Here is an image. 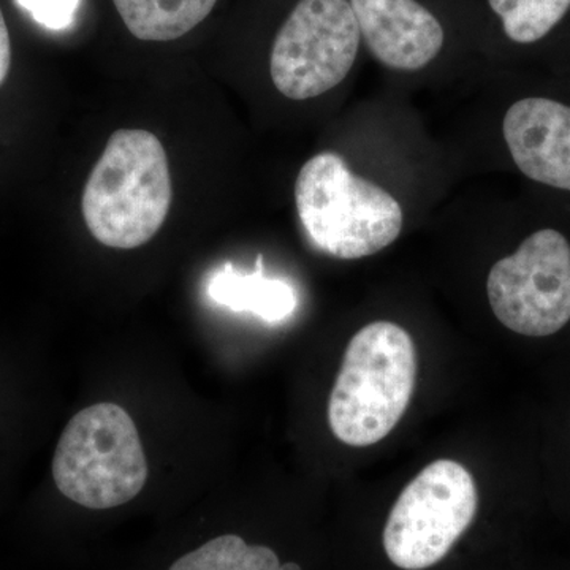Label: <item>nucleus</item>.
Segmentation results:
<instances>
[{
	"label": "nucleus",
	"mask_w": 570,
	"mask_h": 570,
	"mask_svg": "<svg viewBox=\"0 0 570 570\" xmlns=\"http://www.w3.org/2000/svg\"><path fill=\"white\" fill-rule=\"evenodd\" d=\"M360 43L348 0H299L273 43L272 80L287 99H314L344 81Z\"/></svg>",
	"instance_id": "nucleus-6"
},
{
	"label": "nucleus",
	"mask_w": 570,
	"mask_h": 570,
	"mask_svg": "<svg viewBox=\"0 0 570 570\" xmlns=\"http://www.w3.org/2000/svg\"><path fill=\"white\" fill-rule=\"evenodd\" d=\"M471 472L438 460L412 480L390 512L384 531L387 557L397 568L422 570L441 561L478 512Z\"/></svg>",
	"instance_id": "nucleus-5"
},
{
	"label": "nucleus",
	"mask_w": 570,
	"mask_h": 570,
	"mask_svg": "<svg viewBox=\"0 0 570 570\" xmlns=\"http://www.w3.org/2000/svg\"><path fill=\"white\" fill-rule=\"evenodd\" d=\"M279 570H302L295 562H287V564L281 566Z\"/></svg>",
	"instance_id": "nucleus-16"
},
{
	"label": "nucleus",
	"mask_w": 570,
	"mask_h": 570,
	"mask_svg": "<svg viewBox=\"0 0 570 570\" xmlns=\"http://www.w3.org/2000/svg\"><path fill=\"white\" fill-rule=\"evenodd\" d=\"M487 294L505 328L531 337L554 335L570 321V245L543 228L491 268Z\"/></svg>",
	"instance_id": "nucleus-7"
},
{
	"label": "nucleus",
	"mask_w": 570,
	"mask_h": 570,
	"mask_svg": "<svg viewBox=\"0 0 570 570\" xmlns=\"http://www.w3.org/2000/svg\"><path fill=\"white\" fill-rule=\"evenodd\" d=\"M262 269V255L257 257L255 275H239L232 264H227L209 281L208 294L217 305L235 313H253L272 324L284 321L296 307L294 288L284 281L265 277Z\"/></svg>",
	"instance_id": "nucleus-10"
},
{
	"label": "nucleus",
	"mask_w": 570,
	"mask_h": 570,
	"mask_svg": "<svg viewBox=\"0 0 570 570\" xmlns=\"http://www.w3.org/2000/svg\"><path fill=\"white\" fill-rule=\"evenodd\" d=\"M417 351L403 326L373 322L346 348L328 403L333 434L351 448L387 438L411 403Z\"/></svg>",
	"instance_id": "nucleus-2"
},
{
	"label": "nucleus",
	"mask_w": 570,
	"mask_h": 570,
	"mask_svg": "<svg viewBox=\"0 0 570 570\" xmlns=\"http://www.w3.org/2000/svg\"><path fill=\"white\" fill-rule=\"evenodd\" d=\"M508 39L530 45L549 36L570 10V0H489Z\"/></svg>",
	"instance_id": "nucleus-13"
},
{
	"label": "nucleus",
	"mask_w": 570,
	"mask_h": 570,
	"mask_svg": "<svg viewBox=\"0 0 570 570\" xmlns=\"http://www.w3.org/2000/svg\"><path fill=\"white\" fill-rule=\"evenodd\" d=\"M171 198L163 142L146 130L121 129L111 135L86 183L82 217L100 245L135 249L160 230Z\"/></svg>",
	"instance_id": "nucleus-1"
},
{
	"label": "nucleus",
	"mask_w": 570,
	"mask_h": 570,
	"mask_svg": "<svg viewBox=\"0 0 570 570\" xmlns=\"http://www.w3.org/2000/svg\"><path fill=\"white\" fill-rule=\"evenodd\" d=\"M367 50L382 66L417 71L438 58L445 33L419 0H348Z\"/></svg>",
	"instance_id": "nucleus-8"
},
{
	"label": "nucleus",
	"mask_w": 570,
	"mask_h": 570,
	"mask_svg": "<svg viewBox=\"0 0 570 570\" xmlns=\"http://www.w3.org/2000/svg\"><path fill=\"white\" fill-rule=\"evenodd\" d=\"M11 63V45L9 28H7L6 18L0 9V85L9 75Z\"/></svg>",
	"instance_id": "nucleus-15"
},
{
	"label": "nucleus",
	"mask_w": 570,
	"mask_h": 570,
	"mask_svg": "<svg viewBox=\"0 0 570 570\" xmlns=\"http://www.w3.org/2000/svg\"><path fill=\"white\" fill-rule=\"evenodd\" d=\"M295 205L311 243L341 261L381 253L403 230V208L396 198L355 175L336 153L317 154L303 165Z\"/></svg>",
	"instance_id": "nucleus-3"
},
{
	"label": "nucleus",
	"mask_w": 570,
	"mask_h": 570,
	"mask_svg": "<svg viewBox=\"0 0 570 570\" xmlns=\"http://www.w3.org/2000/svg\"><path fill=\"white\" fill-rule=\"evenodd\" d=\"M52 479L82 508H119L137 498L148 480V461L132 417L112 403L78 412L59 438Z\"/></svg>",
	"instance_id": "nucleus-4"
},
{
	"label": "nucleus",
	"mask_w": 570,
	"mask_h": 570,
	"mask_svg": "<svg viewBox=\"0 0 570 570\" xmlns=\"http://www.w3.org/2000/svg\"><path fill=\"white\" fill-rule=\"evenodd\" d=\"M502 132L521 174L570 190V107L542 97L521 99L505 112Z\"/></svg>",
	"instance_id": "nucleus-9"
},
{
	"label": "nucleus",
	"mask_w": 570,
	"mask_h": 570,
	"mask_svg": "<svg viewBox=\"0 0 570 570\" xmlns=\"http://www.w3.org/2000/svg\"><path fill=\"white\" fill-rule=\"evenodd\" d=\"M22 10L52 31L69 28L75 20L80 0H17Z\"/></svg>",
	"instance_id": "nucleus-14"
},
{
	"label": "nucleus",
	"mask_w": 570,
	"mask_h": 570,
	"mask_svg": "<svg viewBox=\"0 0 570 570\" xmlns=\"http://www.w3.org/2000/svg\"><path fill=\"white\" fill-rule=\"evenodd\" d=\"M279 558L264 546H247L239 535H220L184 554L170 570H279Z\"/></svg>",
	"instance_id": "nucleus-12"
},
{
	"label": "nucleus",
	"mask_w": 570,
	"mask_h": 570,
	"mask_svg": "<svg viewBox=\"0 0 570 570\" xmlns=\"http://www.w3.org/2000/svg\"><path fill=\"white\" fill-rule=\"evenodd\" d=\"M124 24L145 41L186 36L212 13L217 0H112Z\"/></svg>",
	"instance_id": "nucleus-11"
}]
</instances>
